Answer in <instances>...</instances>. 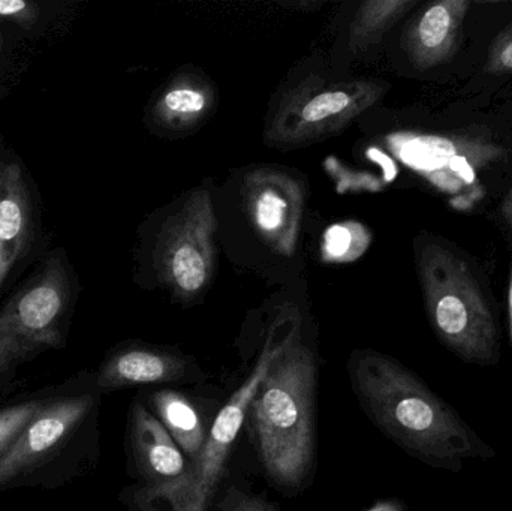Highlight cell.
Here are the masks:
<instances>
[{
	"label": "cell",
	"mask_w": 512,
	"mask_h": 511,
	"mask_svg": "<svg viewBox=\"0 0 512 511\" xmlns=\"http://www.w3.org/2000/svg\"><path fill=\"white\" fill-rule=\"evenodd\" d=\"M53 392L54 384L21 393L0 407V461L8 455L36 414L50 401Z\"/></svg>",
	"instance_id": "e0dca14e"
},
{
	"label": "cell",
	"mask_w": 512,
	"mask_h": 511,
	"mask_svg": "<svg viewBox=\"0 0 512 511\" xmlns=\"http://www.w3.org/2000/svg\"><path fill=\"white\" fill-rule=\"evenodd\" d=\"M2 48H3V35H2V33H0V53H2Z\"/></svg>",
	"instance_id": "cb8c5ba5"
},
{
	"label": "cell",
	"mask_w": 512,
	"mask_h": 511,
	"mask_svg": "<svg viewBox=\"0 0 512 511\" xmlns=\"http://www.w3.org/2000/svg\"><path fill=\"white\" fill-rule=\"evenodd\" d=\"M39 9L23 0H0V18L15 21L20 26H30L38 20Z\"/></svg>",
	"instance_id": "ffe728a7"
},
{
	"label": "cell",
	"mask_w": 512,
	"mask_h": 511,
	"mask_svg": "<svg viewBox=\"0 0 512 511\" xmlns=\"http://www.w3.org/2000/svg\"><path fill=\"white\" fill-rule=\"evenodd\" d=\"M30 200L23 170L0 162V288L29 242Z\"/></svg>",
	"instance_id": "4fadbf2b"
},
{
	"label": "cell",
	"mask_w": 512,
	"mask_h": 511,
	"mask_svg": "<svg viewBox=\"0 0 512 511\" xmlns=\"http://www.w3.org/2000/svg\"><path fill=\"white\" fill-rule=\"evenodd\" d=\"M147 402L189 462L197 458L212 428L207 426L197 401L179 390L162 387L150 392Z\"/></svg>",
	"instance_id": "5bb4252c"
},
{
	"label": "cell",
	"mask_w": 512,
	"mask_h": 511,
	"mask_svg": "<svg viewBox=\"0 0 512 511\" xmlns=\"http://www.w3.org/2000/svg\"><path fill=\"white\" fill-rule=\"evenodd\" d=\"M352 392L370 422L409 455L459 471L489 449L414 372L387 354L355 350L348 359Z\"/></svg>",
	"instance_id": "6da1fadb"
},
{
	"label": "cell",
	"mask_w": 512,
	"mask_h": 511,
	"mask_svg": "<svg viewBox=\"0 0 512 511\" xmlns=\"http://www.w3.org/2000/svg\"><path fill=\"white\" fill-rule=\"evenodd\" d=\"M274 345L271 333L242 386L216 414L209 437L197 458L192 459L188 473L165 485L129 486L120 494V501L129 511H209L249 407L270 365Z\"/></svg>",
	"instance_id": "5b68a950"
},
{
	"label": "cell",
	"mask_w": 512,
	"mask_h": 511,
	"mask_svg": "<svg viewBox=\"0 0 512 511\" xmlns=\"http://www.w3.org/2000/svg\"><path fill=\"white\" fill-rule=\"evenodd\" d=\"M102 396L95 372L54 384L50 401L0 461V494L56 491L92 473L101 456Z\"/></svg>",
	"instance_id": "3957f363"
},
{
	"label": "cell",
	"mask_w": 512,
	"mask_h": 511,
	"mask_svg": "<svg viewBox=\"0 0 512 511\" xmlns=\"http://www.w3.org/2000/svg\"><path fill=\"white\" fill-rule=\"evenodd\" d=\"M508 311H510V335L512 344V266L510 275V291H508Z\"/></svg>",
	"instance_id": "603a6c76"
},
{
	"label": "cell",
	"mask_w": 512,
	"mask_h": 511,
	"mask_svg": "<svg viewBox=\"0 0 512 511\" xmlns=\"http://www.w3.org/2000/svg\"><path fill=\"white\" fill-rule=\"evenodd\" d=\"M318 354L298 327L276 341L248 417L265 476L286 497L315 477Z\"/></svg>",
	"instance_id": "7a4b0ae2"
},
{
	"label": "cell",
	"mask_w": 512,
	"mask_h": 511,
	"mask_svg": "<svg viewBox=\"0 0 512 511\" xmlns=\"http://www.w3.org/2000/svg\"><path fill=\"white\" fill-rule=\"evenodd\" d=\"M469 0H439L421 11L406 30L405 50L418 71L448 62L459 50Z\"/></svg>",
	"instance_id": "7c38bea8"
},
{
	"label": "cell",
	"mask_w": 512,
	"mask_h": 511,
	"mask_svg": "<svg viewBox=\"0 0 512 511\" xmlns=\"http://www.w3.org/2000/svg\"><path fill=\"white\" fill-rule=\"evenodd\" d=\"M216 230L212 195L197 191L168 219L159 242L162 276L182 299L198 296L213 273V233Z\"/></svg>",
	"instance_id": "ba28073f"
},
{
	"label": "cell",
	"mask_w": 512,
	"mask_h": 511,
	"mask_svg": "<svg viewBox=\"0 0 512 511\" xmlns=\"http://www.w3.org/2000/svg\"><path fill=\"white\" fill-rule=\"evenodd\" d=\"M417 269L436 335L465 362L495 365L498 333L492 309L465 258L430 240L417 254Z\"/></svg>",
	"instance_id": "277c9868"
},
{
	"label": "cell",
	"mask_w": 512,
	"mask_h": 511,
	"mask_svg": "<svg viewBox=\"0 0 512 511\" xmlns=\"http://www.w3.org/2000/svg\"><path fill=\"white\" fill-rule=\"evenodd\" d=\"M105 393L141 386H188L209 380L197 360L176 348L129 342L114 348L95 371Z\"/></svg>",
	"instance_id": "9c48e42d"
},
{
	"label": "cell",
	"mask_w": 512,
	"mask_h": 511,
	"mask_svg": "<svg viewBox=\"0 0 512 511\" xmlns=\"http://www.w3.org/2000/svg\"><path fill=\"white\" fill-rule=\"evenodd\" d=\"M387 83L310 80L280 102L265 128V143L280 149L307 146L339 134L379 101Z\"/></svg>",
	"instance_id": "52a82bcc"
},
{
	"label": "cell",
	"mask_w": 512,
	"mask_h": 511,
	"mask_svg": "<svg viewBox=\"0 0 512 511\" xmlns=\"http://www.w3.org/2000/svg\"><path fill=\"white\" fill-rule=\"evenodd\" d=\"M209 511H282V507L279 503L265 500L264 497L251 494L240 486L230 483L222 489V492H216Z\"/></svg>",
	"instance_id": "ac0fdd59"
},
{
	"label": "cell",
	"mask_w": 512,
	"mask_h": 511,
	"mask_svg": "<svg viewBox=\"0 0 512 511\" xmlns=\"http://www.w3.org/2000/svg\"><path fill=\"white\" fill-rule=\"evenodd\" d=\"M213 104L210 86L194 75H183L168 84L153 108L156 122L173 131L194 128L206 119Z\"/></svg>",
	"instance_id": "9a60e30c"
},
{
	"label": "cell",
	"mask_w": 512,
	"mask_h": 511,
	"mask_svg": "<svg viewBox=\"0 0 512 511\" xmlns=\"http://www.w3.org/2000/svg\"><path fill=\"white\" fill-rule=\"evenodd\" d=\"M363 511H405L402 503L396 500H384L373 504L372 507Z\"/></svg>",
	"instance_id": "44dd1931"
},
{
	"label": "cell",
	"mask_w": 512,
	"mask_h": 511,
	"mask_svg": "<svg viewBox=\"0 0 512 511\" xmlns=\"http://www.w3.org/2000/svg\"><path fill=\"white\" fill-rule=\"evenodd\" d=\"M128 453L140 485L176 482L191 465L167 428L140 399L129 410Z\"/></svg>",
	"instance_id": "30bf717a"
},
{
	"label": "cell",
	"mask_w": 512,
	"mask_h": 511,
	"mask_svg": "<svg viewBox=\"0 0 512 511\" xmlns=\"http://www.w3.org/2000/svg\"><path fill=\"white\" fill-rule=\"evenodd\" d=\"M248 207L256 230L277 251L291 254L303 212V194L282 174H255Z\"/></svg>",
	"instance_id": "8fae6325"
},
{
	"label": "cell",
	"mask_w": 512,
	"mask_h": 511,
	"mask_svg": "<svg viewBox=\"0 0 512 511\" xmlns=\"http://www.w3.org/2000/svg\"><path fill=\"white\" fill-rule=\"evenodd\" d=\"M486 72L511 74L512 72V23L508 24L492 42L487 56Z\"/></svg>",
	"instance_id": "d6986e66"
},
{
	"label": "cell",
	"mask_w": 512,
	"mask_h": 511,
	"mask_svg": "<svg viewBox=\"0 0 512 511\" xmlns=\"http://www.w3.org/2000/svg\"><path fill=\"white\" fill-rule=\"evenodd\" d=\"M417 3V0H370L361 3L351 24V50L358 53L381 41L382 36Z\"/></svg>",
	"instance_id": "2e32d148"
},
{
	"label": "cell",
	"mask_w": 512,
	"mask_h": 511,
	"mask_svg": "<svg viewBox=\"0 0 512 511\" xmlns=\"http://www.w3.org/2000/svg\"><path fill=\"white\" fill-rule=\"evenodd\" d=\"M502 215H504L505 221L512 228V185L505 194L504 200H502Z\"/></svg>",
	"instance_id": "7402d4cb"
},
{
	"label": "cell",
	"mask_w": 512,
	"mask_h": 511,
	"mask_svg": "<svg viewBox=\"0 0 512 511\" xmlns=\"http://www.w3.org/2000/svg\"><path fill=\"white\" fill-rule=\"evenodd\" d=\"M71 290L59 261L18 291L0 314V407L27 363L65 342Z\"/></svg>",
	"instance_id": "8992f818"
}]
</instances>
